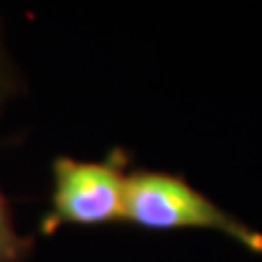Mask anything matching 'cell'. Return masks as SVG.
<instances>
[{
  "instance_id": "6da1fadb",
  "label": "cell",
  "mask_w": 262,
  "mask_h": 262,
  "mask_svg": "<svg viewBox=\"0 0 262 262\" xmlns=\"http://www.w3.org/2000/svg\"><path fill=\"white\" fill-rule=\"evenodd\" d=\"M125 221L149 232L214 229L262 256V232L245 225L210 196L201 194L186 177L160 170H136L127 177Z\"/></svg>"
},
{
  "instance_id": "7a4b0ae2",
  "label": "cell",
  "mask_w": 262,
  "mask_h": 262,
  "mask_svg": "<svg viewBox=\"0 0 262 262\" xmlns=\"http://www.w3.org/2000/svg\"><path fill=\"white\" fill-rule=\"evenodd\" d=\"M125 166L127 155L118 149L101 162L55 158L51 206L42 221V234L51 236L61 225L98 227L125 221L129 177Z\"/></svg>"
},
{
  "instance_id": "3957f363",
  "label": "cell",
  "mask_w": 262,
  "mask_h": 262,
  "mask_svg": "<svg viewBox=\"0 0 262 262\" xmlns=\"http://www.w3.org/2000/svg\"><path fill=\"white\" fill-rule=\"evenodd\" d=\"M31 249L33 238L15 232L9 201L0 192V262H29Z\"/></svg>"
},
{
  "instance_id": "277c9868",
  "label": "cell",
  "mask_w": 262,
  "mask_h": 262,
  "mask_svg": "<svg viewBox=\"0 0 262 262\" xmlns=\"http://www.w3.org/2000/svg\"><path fill=\"white\" fill-rule=\"evenodd\" d=\"M15 85H13V79L9 77V70H7V63L3 59V55H0V103L7 98V94L11 92Z\"/></svg>"
}]
</instances>
